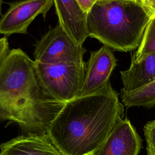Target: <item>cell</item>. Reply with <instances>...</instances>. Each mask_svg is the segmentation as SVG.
I'll return each instance as SVG.
<instances>
[{
    "mask_svg": "<svg viewBox=\"0 0 155 155\" xmlns=\"http://www.w3.org/2000/svg\"><path fill=\"white\" fill-rule=\"evenodd\" d=\"M124 116V105L110 82L65 103L47 134L62 155H95Z\"/></svg>",
    "mask_w": 155,
    "mask_h": 155,
    "instance_id": "1",
    "label": "cell"
},
{
    "mask_svg": "<svg viewBox=\"0 0 155 155\" xmlns=\"http://www.w3.org/2000/svg\"><path fill=\"white\" fill-rule=\"evenodd\" d=\"M65 104L43 89L35 62L20 48L0 62V121L16 123L28 134H47Z\"/></svg>",
    "mask_w": 155,
    "mask_h": 155,
    "instance_id": "2",
    "label": "cell"
},
{
    "mask_svg": "<svg viewBox=\"0 0 155 155\" xmlns=\"http://www.w3.org/2000/svg\"><path fill=\"white\" fill-rule=\"evenodd\" d=\"M150 16L137 0H96L87 15L90 37L116 51L137 49Z\"/></svg>",
    "mask_w": 155,
    "mask_h": 155,
    "instance_id": "3",
    "label": "cell"
},
{
    "mask_svg": "<svg viewBox=\"0 0 155 155\" xmlns=\"http://www.w3.org/2000/svg\"><path fill=\"white\" fill-rule=\"evenodd\" d=\"M85 65V62L81 64L35 62L38 79L44 91L64 104L78 97L83 85Z\"/></svg>",
    "mask_w": 155,
    "mask_h": 155,
    "instance_id": "4",
    "label": "cell"
},
{
    "mask_svg": "<svg viewBox=\"0 0 155 155\" xmlns=\"http://www.w3.org/2000/svg\"><path fill=\"white\" fill-rule=\"evenodd\" d=\"M86 49L76 44L58 24L35 45L34 61L43 64H81Z\"/></svg>",
    "mask_w": 155,
    "mask_h": 155,
    "instance_id": "5",
    "label": "cell"
},
{
    "mask_svg": "<svg viewBox=\"0 0 155 155\" xmlns=\"http://www.w3.org/2000/svg\"><path fill=\"white\" fill-rule=\"evenodd\" d=\"M10 7L0 18V34L8 37L13 34L28 33L29 25L39 15L45 19L54 5V1H21L8 3Z\"/></svg>",
    "mask_w": 155,
    "mask_h": 155,
    "instance_id": "6",
    "label": "cell"
},
{
    "mask_svg": "<svg viewBox=\"0 0 155 155\" xmlns=\"http://www.w3.org/2000/svg\"><path fill=\"white\" fill-rule=\"evenodd\" d=\"M116 65L117 59L107 46L103 45L97 50L91 51L85 62L83 85L78 97L94 93L107 86Z\"/></svg>",
    "mask_w": 155,
    "mask_h": 155,
    "instance_id": "7",
    "label": "cell"
},
{
    "mask_svg": "<svg viewBox=\"0 0 155 155\" xmlns=\"http://www.w3.org/2000/svg\"><path fill=\"white\" fill-rule=\"evenodd\" d=\"M142 139L127 117L120 119L95 155H138Z\"/></svg>",
    "mask_w": 155,
    "mask_h": 155,
    "instance_id": "8",
    "label": "cell"
},
{
    "mask_svg": "<svg viewBox=\"0 0 155 155\" xmlns=\"http://www.w3.org/2000/svg\"><path fill=\"white\" fill-rule=\"evenodd\" d=\"M54 5L58 18V24L76 44L82 46L90 37L87 14L81 10L76 0H54Z\"/></svg>",
    "mask_w": 155,
    "mask_h": 155,
    "instance_id": "9",
    "label": "cell"
},
{
    "mask_svg": "<svg viewBox=\"0 0 155 155\" xmlns=\"http://www.w3.org/2000/svg\"><path fill=\"white\" fill-rule=\"evenodd\" d=\"M0 155H62L47 134H28L0 144Z\"/></svg>",
    "mask_w": 155,
    "mask_h": 155,
    "instance_id": "10",
    "label": "cell"
},
{
    "mask_svg": "<svg viewBox=\"0 0 155 155\" xmlns=\"http://www.w3.org/2000/svg\"><path fill=\"white\" fill-rule=\"evenodd\" d=\"M123 87L120 91L130 92L155 81V52L149 53L137 61H131L130 67L120 71Z\"/></svg>",
    "mask_w": 155,
    "mask_h": 155,
    "instance_id": "11",
    "label": "cell"
},
{
    "mask_svg": "<svg viewBox=\"0 0 155 155\" xmlns=\"http://www.w3.org/2000/svg\"><path fill=\"white\" fill-rule=\"evenodd\" d=\"M120 97L122 104L127 108L153 107L155 106V81L133 91H120Z\"/></svg>",
    "mask_w": 155,
    "mask_h": 155,
    "instance_id": "12",
    "label": "cell"
},
{
    "mask_svg": "<svg viewBox=\"0 0 155 155\" xmlns=\"http://www.w3.org/2000/svg\"><path fill=\"white\" fill-rule=\"evenodd\" d=\"M155 52V18L150 19L140 44L131 56V61H137L144 56Z\"/></svg>",
    "mask_w": 155,
    "mask_h": 155,
    "instance_id": "13",
    "label": "cell"
},
{
    "mask_svg": "<svg viewBox=\"0 0 155 155\" xmlns=\"http://www.w3.org/2000/svg\"><path fill=\"white\" fill-rule=\"evenodd\" d=\"M147 142V155H155V123L150 121L143 127Z\"/></svg>",
    "mask_w": 155,
    "mask_h": 155,
    "instance_id": "14",
    "label": "cell"
},
{
    "mask_svg": "<svg viewBox=\"0 0 155 155\" xmlns=\"http://www.w3.org/2000/svg\"><path fill=\"white\" fill-rule=\"evenodd\" d=\"M137 1L144 8L150 18H155V0H137Z\"/></svg>",
    "mask_w": 155,
    "mask_h": 155,
    "instance_id": "15",
    "label": "cell"
},
{
    "mask_svg": "<svg viewBox=\"0 0 155 155\" xmlns=\"http://www.w3.org/2000/svg\"><path fill=\"white\" fill-rule=\"evenodd\" d=\"M76 2L81 10L88 15L96 2V0H76Z\"/></svg>",
    "mask_w": 155,
    "mask_h": 155,
    "instance_id": "16",
    "label": "cell"
},
{
    "mask_svg": "<svg viewBox=\"0 0 155 155\" xmlns=\"http://www.w3.org/2000/svg\"><path fill=\"white\" fill-rule=\"evenodd\" d=\"M9 50V44L7 38L2 37L0 38V62L8 54Z\"/></svg>",
    "mask_w": 155,
    "mask_h": 155,
    "instance_id": "17",
    "label": "cell"
},
{
    "mask_svg": "<svg viewBox=\"0 0 155 155\" xmlns=\"http://www.w3.org/2000/svg\"><path fill=\"white\" fill-rule=\"evenodd\" d=\"M3 4V1L2 0H0V18L2 16V13H1V10H2V5Z\"/></svg>",
    "mask_w": 155,
    "mask_h": 155,
    "instance_id": "18",
    "label": "cell"
},
{
    "mask_svg": "<svg viewBox=\"0 0 155 155\" xmlns=\"http://www.w3.org/2000/svg\"><path fill=\"white\" fill-rule=\"evenodd\" d=\"M153 121H154V123H155V119H154V120H153Z\"/></svg>",
    "mask_w": 155,
    "mask_h": 155,
    "instance_id": "19",
    "label": "cell"
}]
</instances>
